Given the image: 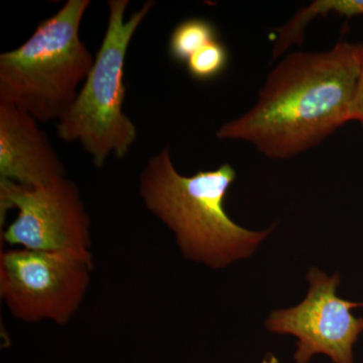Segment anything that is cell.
Returning <instances> with one entry per match:
<instances>
[{
	"mask_svg": "<svg viewBox=\"0 0 363 363\" xmlns=\"http://www.w3.org/2000/svg\"><path fill=\"white\" fill-rule=\"evenodd\" d=\"M13 208L18 215L1 231V242L13 248L93 257L89 215L73 181L64 178L45 187L26 188L0 179L1 229Z\"/></svg>",
	"mask_w": 363,
	"mask_h": 363,
	"instance_id": "8992f818",
	"label": "cell"
},
{
	"mask_svg": "<svg viewBox=\"0 0 363 363\" xmlns=\"http://www.w3.org/2000/svg\"><path fill=\"white\" fill-rule=\"evenodd\" d=\"M328 14H336L343 18L363 16V0H315L302 7L290 21L274 30L277 33L274 52L284 55L293 45H302L305 30L309 23L319 16Z\"/></svg>",
	"mask_w": 363,
	"mask_h": 363,
	"instance_id": "9c48e42d",
	"label": "cell"
},
{
	"mask_svg": "<svg viewBox=\"0 0 363 363\" xmlns=\"http://www.w3.org/2000/svg\"><path fill=\"white\" fill-rule=\"evenodd\" d=\"M90 6V0H68L21 47L0 55V101L16 105L40 123L63 116L95 61L80 39Z\"/></svg>",
	"mask_w": 363,
	"mask_h": 363,
	"instance_id": "3957f363",
	"label": "cell"
},
{
	"mask_svg": "<svg viewBox=\"0 0 363 363\" xmlns=\"http://www.w3.org/2000/svg\"><path fill=\"white\" fill-rule=\"evenodd\" d=\"M309 291L300 304L274 310L266 321L267 330L297 338L294 354L296 363H309L313 357L324 354L333 363H355L353 347L363 333V318L351 313L363 302L339 297V272L329 277L313 267L308 272Z\"/></svg>",
	"mask_w": 363,
	"mask_h": 363,
	"instance_id": "52a82bcc",
	"label": "cell"
},
{
	"mask_svg": "<svg viewBox=\"0 0 363 363\" xmlns=\"http://www.w3.org/2000/svg\"><path fill=\"white\" fill-rule=\"evenodd\" d=\"M229 52L226 45L216 40L195 52L186 64L189 76L200 82L213 80L226 70Z\"/></svg>",
	"mask_w": 363,
	"mask_h": 363,
	"instance_id": "8fae6325",
	"label": "cell"
},
{
	"mask_svg": "<svg viewBox=\"0 0 363 363\" xmlns=\"http://www.w3.org/2000/svg\"><path fill=\"white\" fill-rule=\"evenodd\" d=\"M93 269V257L75 252L2 250L0 298L20 321L65 325L84 300Z\"/></svg>",
	"mask_w": 363,
	"mask_h": 363,
	"instance_id": "5b68a950",
	"label": "cell"
},
{
	"mask_svg": "<svg viewBox=\"0 0 363 363\" xmlns=\"http://www.w3.org/2000/svg\"><path fill=\"white\" fill-rule=\"evenodd\" d=\"M236 178L230 164L182 175L164 147L147 161L138 191L145 208L174 234L186 259L218 269L252 257L277 226L253 231L230 218L225 200Z\"/></svg>",
	"mask_w": 363,
	"mask_h": 363,
	"instance_id": "7a4b0ae2",
	"label": "cell"
},
{
	"mask_svg": "<svg viewBox=\"0 0 363 363\" xmlns=\"http://www.w3.org/2000/svg\"><path fill=\"white\" fill-rule=\"evenodd\" d=\"M358 75L357 44L292 52L267 75L252 108L222 124L216 136L250 143L267 159L300 156L350 123Z\"/></svg>",
	"mask_w": 363,
	"mask_h": 363,
	"instance_id": "6da1fadb",
	"label": "cell"
},
{
	"mask_svg": "<svg viewBox=\"0 0 363 363\" xmlns=\"http://www.w3.org/2000/svg\"><path fill=\"white\" fill-rule=\"evenodd\" d=\"M218 40V32L212 21L188 18L174 28L169 40V54L177 63L187 64L191 57L205 45Z\"/></svg>",
	"mask_w": 363,
	"mask_h": 363,
	"instance_id": "30bf717a",
	"label": "cell"
},
{
	"mask_svg": "<svg viewBox=\"0 0 363 363\" xmlns=\"http://www.w3.org/2000/svg\"><path fill=\"white\" fill-rule=\"evenodd\" d=\"M359 55V75L354 97L350 107V121H357L363 126V43L357 44Z\"/></svg>",
	"mask_w": 363,
	"mask_h": 363,
	"instance_id": "7c38bea8",
	"label": "cell"
},
{
	"mask_svg": "<svg viewBox=\"0 0 363 363\" xmlns=\"http://www.w3.org/2000/svg\"><path fill=\"white\" fill-rule=\"evenodd\" d=\"M262 363H279L278 358L274 357L272 353H267L266 357L262 360Z\"/></svg>",
	"mask_w": 363,
	"mask_h": 363,
	"instance_id": "4fadbf2b",
	"label": "cell"
},
{
	"mask_svg": "<svg viewBox=\"0 0 363 363\" xmlns=\"http://www.w3.org/2000/svg\"><path fill=\"white\" fill-rule=\"evenodd\" d=\"M128 0L108 1V21L94 64L75 101L57 123V135L77 142L96 168L113 155L123 159L135 143V124L124 113V67L131 40L155 6L147 1L125 18Z\"/></svg>",
	"mask_w": 363,
	"mask_h": 363,
	"instance_id": "277c9868",
	"label": "cell"
},
{
	"mask_svg": "<svg viewBox=\"0 0 363 363\" xmlns=\"http://www.w3.org/2000/svg\"><path fill=\"white\" fill-rule=\"evenodd\" d=\"M39 121L0 101V179L40 188L66 178V169Z\"/></svg>",
	"mask_w": 363,
	"mask_h": 363,
	"instance_id": "ba28073f",
	"label": "cell"
}]
</instances>
